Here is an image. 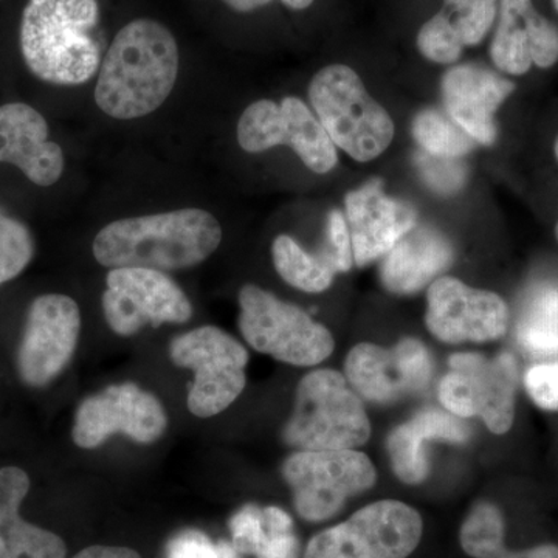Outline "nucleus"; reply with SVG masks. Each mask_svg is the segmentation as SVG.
<instances>
[{"mask_svg":"<svg viewBox=\"0 0 558 558\" xmlns=\"http://www.w3.org/2000/svg\"><path fill=\"white\" fill-rule=\"evenodd\" d=\"M179 65L178 40L167 25L131 21L117 33L102 58L95 102L116 120L149 116L170 97Z\"/></svg>","mask_w":558,"mask_h":558,"instance_id":"obj_1","label":"nucleus"},{"mask_svg":"<svg viewBox=\"0 0 558 558\" xmlns=\"http://www.w3.org/2000/svg\"><path fill=\"white\" fill-rule=\"evenodd\" d=\"M222 242L219 220L202 208L113 220L98 231L94 256L109 269L180 270L199 266Z\"/></svg>","mask_w":558,"mask_h":558,"instance_id":"obj_2","label":"nucleus"},{"mask_svg":"<svg viewBox=\"0 0 558 558\" xmlns=\"http://www.w3.org/2000/svg\"><path fill=\"white\" fill-rule=\"evenodd\" d=\"M98 24V0H28L21 21L25 64L36 78L57 86L87 83L102 61L94 38Z\"/></svg>","mask_w":558,"mask_h":558,"instance_id":"obj_3","label":"nucleus"},{"mask_svg":"<svg viewBox=\"0 0 558 558\" xmlns=\"http://www.w3.org/2000/svg\"><path fill=\"white\" fill-rule=\"evenodd\" d=\"M371 422L362 399L339 371L317 369L296 387L295 409L282 439L296 450H348L365 446Z\"/></svg>","mask_w":558,"mask_h":558,"instance_id":"obj_4","label":"nucleus"},{"mask_svg":"<svg viewBox=\"0 0 558 558\" xmlns=\"http://www.w3.org/2000/svg\"><path fill=\"white\" fill-rule=\"evenodd\" d=\"M310 100L333 145L354 160L377 159L395 138L391 117L348 65L319 70L311 81Z\"/></svg>","mask_w":558,"mask_h":558,"instance_id":"obj_5","label":"nucleus"},{"mask_svg":"<svg viewBox=\"0 0 558 558\" xmlns=\"http://www.w3.org/2000/svg\"><path fill=\"white\" fill-rule=\"evenodd\" d=\"M240 307V329L245 341L278 362L315 366L336 348L325 325L258 286L245 284L241 289Z\"/></svg>","mask_w":558,"mask_h":558,"instance_id":"obj_6","label":"nucleus"},{"mask_svg":"<svg viewBox=\"0 0 558 558\" xmlns=\"http://www.w3.org/2000/svg\"><path fill=\"white\" fill-rule=\"evenodd\" d=\"M439 381L444 410L461 418L481 417L494 435H506L515 421L519 365L509 352L488 359L478 352L450 355Z\"/></svg>","mask_w":558,"mask_h":558,"instance_id":"obj_7","label":"nucleus"},{"mask_svg":"<svg viewBox=\"0 0 558 558\" xmlns=\"http://www.w3.org/2000/svg\"><path fill=\"white\" fill-rule=\"evenodd\" d=\"M300 519L322 523L336 517L349 498L365 494L377 481L368 454L348 450H296L282 465Z\"/></svg>","mask_w":558,"mask_h":558,"instance_id":"obj_8","label":"nucleus"},{"mask_svg":"<svg viewBox=\"0 0 558 558\" xmlns=\"http://www.w3.org/2000/svg\"><path fill=\"white\" fill-rule=\"evenodd\" d=\"M170 357L180 368L194 371L189 392V409L194 416L207 418L222 413L247 384V349L216 326H202L175 337Z\"/></svg>","mask_w":558,"mask_h":558,"instance_id":"obj_9","label":"nucleus"},{"mask_svg":"<svg viewBox=\"0 0 558 558\" xmlns=\"http://www.w3.org/2000/svg\"><path fill=\"white\" fill-rule=\"evenodd\" d=\"M422 532L424 523L416 509L381 499L315 535L304 558H407L416 550Z\"/></svg>","mask_w":558,"mask_h":558,"instance_id":"obj_10","label":"nucleus"},{"mask_svg":"<svg viewBox=\"0 0 558 558\" xmlns=\"http://www.w3.org/2000/svg\"><path fill=\"white\" fill-rule=\"evenodd\" d=\"M236 138L248 154L289 146L317 174H326L339 163L332 138L306 102L296 97L250 105L238 121Z\"/></svg>","mask_w":558,"mask_h":558,"instance_id":"obj_11","label":"nucleus"},{"mask_svg":"<svg viewBox=\"0 0 558 558\" xmlns=\"http://www.w3.org/2000/svg\"><path fill=\"white\" fill-rule=\"evenodd\" d=\"M102 312L119 336H134L145 326L182 325L193 317L189 296L167 274L143 267L110 269Z\"/></svg>","mask_w":558,"mask_h":558,"instance_id":"obj_12","label":"nucleus"},{"mask_svg":"<svg viewBox=\"0 0 558 558\" xmlns=\"http://www.w3.org/2000/svg\"><path fill=\"white\" fill-rule=\"evenodd\" d=\"M344 377L360 398L392 405L428 388L433 362L421 340L407 337L391 348L360 343L349 351Z\"/></svg>","mask_w":558,"mask_h":558,"instance_id":"obj_13","label":"nucleus"},{"mask_svg":"<svg viewBox=\"0 0 558 558\" xmlns=\"http://www.w3.org/2000/svg\"><path fill=\"white\" fill-rule=\"evenodd\" d=\"M510 314L498 293L470 288L457 278L429 284L425 325L442 343H487L506 336Z\"/></svg>","mask_w":558,"mask_h":558,"instance_id":"obj_14","label":"nucleus"},{"mask_svg":"<svg viewBox=\"0 0 558 558\" xmlns=\"http://www.w3.org/2000/svg\"><path fill=\"white\" fill-rule=\"evenodd\" d=\"M81 330L78 304L49 293L33 301L17 351V371L28 387H46L69 365Z\"/></svg>","mask_w":558,"mask_h":558,"instance_id":"obj_15","label":"nucleus"},{"mask_svg":"<svg viewBox=\"0 0 558 558\" xmlns=\"http://www.w3.org/2000/svg\"><path fill=\"white\" fill-rule=\"evenodd\" d=\"M167 427V413L156 396L135 384H121L81 403L72 438L81 449L89 450L97 449L116 433L150 444L160 439Z\"/></svg>","mask_w":558,"mask_h":558,"instance_id":"obj_16","label":"nucleus"},{"mask_svg":"<svg viewBox=\"0 0 558 558\" xmlns=\"http://www.w3.org/2000/svg\"><path fill=\"white\" fill-rule=\"evenodd\" d=\"M344 204L352 255L359 267L384 258L416 227V211L389 197L380 180H371L362 189L351 191Z\"/></svg>","mask_w":558,"mask_h":558,"instance_id":"obj_17","label":"nucleus"},{"mask_svg":"<svg viewBox=\"0 0 558 558\" xmlns=\"http://www.w3.org/2000/svg\"><path fill=\"white\" fill-rule=\"evenodd\" d=\"M49 135V124L32 106H0V163L14 165L39 186L54 185L65 167L61 146Z\"/></svg>","mask_w":558,"mask_h":558,"instance_id":"obj_18","label":"nucleus"},{"mask_svg":"<svg viewBox=\"0 0 558 558\" xmlns=\"http://www.w3.org/2000/svg\"><path fill=\"white\" fill-rule=\"evenodd\" d=\"M513 90L509 80L480 65H457L442 78L447 116L481 145L497 138L495 113Z\"/></svg>","mask_w":558,"mask_h":558,"instance_id":"obj_19","label":"nucleus"},{"mask_svg":"<svg viewBox=\"0 0 558 558\" xmlns=\"http://www.w3.org/2000/svg\"><path fill=\"white\" fill-rule=\"evenodd\" d=\"M469 439L470 427L464 418L447 410L417 411L388 435L387 451L392 472L402 483L417 486L429 475L427 442L465 444Z\"/></svg>","mask_w":558,"mask_h":558,"instance_id":"obj_20","label":"nucleus"},{"mask_svg":"<svg viewBox=\"0 0 558 558\" xmlns=\"http://www.w3.org/2000/svg\"><path fill=\"white\" fill-rule=\"evenodd\" d=\"M453 263L449 240L427 227H414L380 263V281L395 295H411L432 284Z\"/></svg>","mask_w":558,"mask_h":558,"instance_id":"obj_21","label":"nucleus"},{"mask_svg":"<svg viewBox=\"0 0 558 558\" xmlns=\"http://www.w3.org/2000/svg\"><path fill=\"white\" fill-rule=\"evenodd\" d=\"M31 478L20 468L0 469V558H65L60 535L22 519Z\"/></svg>","mask_w":558,"mask_h":558,"instance_id":"obj_22","label":"nucleus"},{"mask_svg":"<svg viewBox=\"0 0 558 558\" xmlns=\"http://www.w3.org/2000/svg\"><path fill=\"white\" fill-rule=\"evenodd\" d=\"M234 549L256 558H300V539L284 510L247 505L229 523Z\"/></svg>","mask_w":558,"mask_h":558,"instance_id":"obj_23","label":"nucleus"},{"mask_svg":"<svg viewBox=\"0 0 558 558\" xmlns=\"http://www.w3.org/2000/svg\"><path fill=\"white\" fill-rule=\"evenodd\" d=\"M532 0H499L497 32L490 44V57L501 72L524 75L532 62L527 14Z\"/></svg>","mask_w":558,"mask_h":558,"instance_id":"obj_24","label":"nucleus"},{"mask_svg":"<svg viewBox=\"0 0 558 558\" xmlns=\"http://www.w3.org/2000/svg\"><path fill=\"white\" fill-rule=\"evenodd\" d=\"M517 341L531 357H557L558 286H542L531 293L517 323Z\"/></svg>","mask_w":558,"mask_h":558,"instance_id":"obj_25","label":"nucleus"},{"mask_svg":"<svg viewBox=\"0 0 558 558\" xmlns=\"http://www.w3.org/2000/svg\"><path fill=\"white\" fill-rule=\"evenodd\" d=\"M271 258L279 277L301 292H325L336 277V271L322 256L311 255L289 234H279L274 241Z\"/></svg>","mask_w":558,"mask_h":558,"instance_id":"obj_26","label":"nucleus"},{"mask_svg":"<svg viewBox=\"0 0 558 558\" xmlns=\"http://www.w3.org/2000/svg\"><path fill=\"white\" fill-rule=\"evenodd\" d=\"M413 135L425 153L442 159H459L473 149V138L438 110H422L413 121Z\"/></svg>","mask_w":558,"mask_h":558,"instance_id":"obj_27","label":"nucleus"},{"mask_svg":"<svg viewBox=\"0 0 558 558\" xmlns=\"http://www.w3.org/2000/svg\"><path fill=\"white\" fill-rule=\"evenodd\" d=\"M506 524L501 509L480 501L470 510L459 531L462 549L472 558H494L505 545Z\"/></svg>","mask_w":558,"mask_h":558,"instance_id":"obj_28","label":"nucleus"},{"mask_svg":"<svg viewBox=\"0 0 558 558\" xmlns=\"http://www.w3.org/2000/svg\"><path fill=\"white\" fill-rule=\"evenodd\" d=\"M35 255L31 230L0 209V286L20 277Z\"/></svg>","mask_w":558,"mask_h":558,"instance_id":"obj_29","label":"nucleus"},{"mask_svg":"<svg viewBox=\"0 0 558 558\" xmlns=\"http://www.w3.org/2000/svg\"><path fill=\"white\" fill-rule=\"evenodd\" d=\"M417 49L422 57L436 64H454L461 58L464 44L453 21L444 11L422 25L417 33Z\"/></svg>","mask_w":558,"mask_h":558,"instance_id":"obj_30","label":"nucleus"},{"mask_svg":"<svg viewBox=\"0 0 558 558\" xmlns=\"http://www.w3.org/2000/svg\"><path fill=\"white\" fill-rule=\"evenodd\" d=\"M454 13V27L464 47L478 46L494 27L499 0H446Z\"/></svg>","mask_w":558,"mask_h":558,"instance_id":"obj_31","label":"nucleus"},{"mask_svg":"<svg viewBox=\"0 0 558 558\" xmlns=\"http://www.w3.org/2000/svg\"><path fill=\"white\" fill-rule=\"evenodd\" d=\"M241 554L227 542L213 543L201 531L179 532L167 546V558H240Z\"/></svg>","mask_w":558,"mask_h":558,"instance_id":"obj_32","label":"nucleus"},{"mask_svg":"<svg viewBox=\"0 0 558 558\" xmlns=\"http://www.w3.org/2000/svg\"><path fill=\"white\" fill-rule=\"evenodd\" d=\"M529 44L532 62L539 69H549L558 61V28L537 10L527 14Z\"/></svg>","mask_w":558,"mask_h":558,"instance_id":"obj_33","label":"nucleus"},{"mask_svg":"<svg viewBox=\"0 0 558 558\" xmlns=\"http://www.w3.org/2000/svg\"><path fill=\"white\" fill-rule=\"evenodd\" d=\"M319 256L328 263L330 269L336 274H344V271L351 270L352 264H354L347 218H344V213L339 211V209L330 211L326 248L323 250Z\"/></svg>","mask_w":558,"mask_h":558,"instance_id":"obj_34","label":"nucleus"},{"mask_svg":"<svg viewBox=\"0 0 558 558\" xmlns=\"http://www.w3.org/2000/svg\"><path fill=\"white\" fill-rule=\"evenodd\" d=\"M529 398L546 411H558V362L532 366L524 377Z\"/></svg>","mask_w":558,"mask_h":558,"instance_id":"obj_35","label":"nucleus"},{"mask_svg":"<svg viewBox=\"0 0 558 558\" xmlns=\"http://www.w3.org/2000/svg\"><path fill=\"white\" fill-rule=\"evenodd\" d=\"M458 159H442L425 153L418 157L417 163L422 175L429 185L439 193H453L462 185L464 171L458 165Z\"/></svg>","mask_w":558,"mask_h":558,"instance_id":"obj_36","label":"nucleus"},{"mask_svg":"<svg viewBox=\"0 0 558 558\" xmlns=\"http://www.w3.org/2000/svg\"><path fill=\"white\" fill-rule=\"evenodd\" d=\"M73 558H142L137 550L121 546H90Z\"/></svg>","mask_w":558,"mask_h":558,"instance_id":"obj_37","label":"nucleus"},{"mask_svg":"<svg viewBox=\"0 0 558 558\" xmlns=\"http://www.w3.org/2000/svg\"><path fill=\"white\" fill-rule=\"evenodd\" d=\"M494 558H558L557 545H539L524 550L502 548Z\"/></svg>","mask_w":558,"mask_h":558,"instance_id":"obj_38","label":"nucleus"},{"mask_svg":"<svg viewBox=\"0 0 558 558\" xmlns=\"http://www.w3.org/2000/svg\"><path fill=\"white\" fill-rule=\"evenodd\" d=\"M222 2L238 13H252V11L269 5L271 0H222Z\"/></svg>","mask_w":558,"mask_h":558,"instance_id":"obj_39","label":"nucleus"},{"mask_svg":"<svg viewBox=\"0 0 558 558\" xmlns=\"http://www.w3.org/2000/svg\"><path fill=\"white\" fill-rule=\"evenodd\" d=\"M288 9L293 11H303L314 5L315 0H281Z\"/></svg>","mask_w":558,"mask_h":558,"instance_id":"obj_40","label":"nucleus"},{"mask_svg":"<svg viewBox=\"0 0 558 558\" xmlns=\"http://www.w3.org/2000/svg\"><path fill=\"white\" fill-rule=\"evenodd\" d=\"M554 7H556V10L558 11V0H553Z\"/></svg>","mask_w":558,"mask_h":558,"instance_id":"obj_41","label":"nucleus"},{"mask_svg":"<svg viewBox=\"0 0 558 558\" xmlns=\"http://www.w3.org/2000/svg\"><path fill=\"white\" fill-rule=\"evenodd\" d=\"M556 156H557V159H558V138H557V142H556Z\"/></svg>","mask_w":558,"mask_h":558,"instance_id":"obj_42","label":"nucleus"},{"mask_svg":"<svg viewBox=\"0 0 558 558\" xmlns=\"http://www.w3.org/2000/svg\"><path fill=\"white\" fill-rule=\"evenodd\" d=\"M556 236H557V241H558V223H557V229H556Z\"/></svg>","mask_w":558,"mask_h":558,"instance_id":"obj_43","label":"nucleus"}]
</instances>
